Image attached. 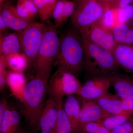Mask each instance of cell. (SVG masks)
Returning <instances> with one entry per match:
<instances>
[{
	"label": "cell",
	"mask_w": 133,
	"mask_h": 133,
	"mask_svg": "<svg viewBox=\"0 0 133 133\" xmlns=\"http://www.w3.org/2000/svg\"><path fill=\"white\" fill-rule=\"evenodd\" d=\"M0 17L9 28L18 32L23 31L33 22L28 21L21 18L17 13L16 8L7 2L1 4Z\"/></svg>",
	"instance_id": "12"
},
{
	"label": "cell",
	"mask_w": 133,
	"mask_h": 133,
	"mask_svg": "<svg viewBox=\"0 0 133 133\" xmlns=\"http://www.w3.org/2000/svg\"><path fill=\"white\" fill-rule=\"evenodd\" d=\"M124 114L131 116L133 114V95L122 100Z\"/></svg>",
	"instance_id": "32"
},
{
	"label": "cell",
	"mask_w": 133,
	"mask_h": 133,
	"mask_svg": "<svg viewBox=\"0 0 133 133\" xmlns=\"http://www.w3.org/2000/svg\"><path fill=\"white\" fill-rule=\"evenodd\" d=\"M132 3L133 4V3ZM129 21L132 22L133 23V17L132 19V20H131V21Z\"/></svg>",
	"instance_id": "42"
},
{
	"label": "cell",
	"mask_w": 133,
	"mask_h": 133,
	"mask_svg": "<svg viewBox=\"0 0 133 133\" xmlns=\"http://www.w3.org/2000/svg\"><path fill=\"white\" fill-rule=\"evenodd\" d=\"M63 99L57 100L49 97L43 106L38 122L41 131L55 132L56 123Z\"/></svg>",
	"instance_id": "9"
},
{
	"label": "cell",
	"mask_w": 133,
	"mask_h": 133,
	"mask_svg": "<svg viewBox=\"0 0 133 133\" xmlns=\"http://www.w3.org/2000/svg\"><path fill=\"white\" fill-rule=\"evenodd\" d=\"M55 133V132H46V131H41V133Z\"/></svg>",
	"instance_id": "38"
},
{
	"label": "cell",
	"mask_w": 133,
	"mask_h": 133,
	"mask_svg": "<svg viewBox=\"0 0 133 133\" xmlns=\"http://www.w3.org/2000/svg\"><path fill=\"white\" fill-rule=\"evenodd\" d=\"M111 86L116 91V95L122 99L133 95V78L131 77L114 72L107 76Z\"/></svg>",
	"instance_id": "13"
},
{
	"label": "cell",
	"mask_w": 133,
	"mask_h": 133,
	"mask_svg": "<svg viewBox=\"0 0 133 133\" xmlns=\"http://www.w3.org/2000/svg\"><path fill=\"white\" fill-rule=\"evenodd\" d=\"M104 10L97 0L80 3L71 17L72 25L80 34H86L93 24L99 21Z\"/></svg>",
	"instance_id": "5"
},
{
	"label": "cell",
	"mask_w": 133,
	"mask_h": 133,
	"mask_svg": "<svg viewBox=\"0 0 133 133\" xmlns=\"http://www.w3.org/2000/svg\"><path fill=\"white\" fill-rule=\"evenodd\" d=\"M88 133H111L99 122H91L83 126L82 130Z\"/></svg>",
	"instance_id": "26"
},
{
	"label": "cell",
	"mask_w": 133,
	"mask_h": 133,
	"mask_svg": "<svg viewBox=\"0 0 133 133\" xmlns=\"http://www.w3.org/2000/svg\"><path fill=\"white\" fill-rule=\"evenodd\" d=\"M48 83L36 76L27 83L23 92L22 102L24 105V115L29 126L34 131L38 129L42 102L48 90Z\"/></svg>",
	"instance_id": "3"
},
{
	"label": "cell",
	"mask_w": 133,
	"mask_h": 133,
	"mask_svg": "<svg viewBox=\"0 0 133 133\" xmlns=\"http://www.w3.org/2000/svg\"><path fill=\"white\" fill-rule=\"evenodd\" d=\"M9 28L3 19L0 17V33L4 35V33L6 32Z\"/></svg>",
	"instance_id": "37"
},
{
	"label": "cell",
	"mask_w": 133,
	"mask_h": 133,
	"mask_svg": "<svg viewBox=\"0 0 133 133\" xmlns=\"http://www.w3.org/2000/svg\"><path fill=\"white\" fill-rule=\"evenodd\" d=\"M46 26L43 23L33 22L19 32L22 49L28 59V66L33 65L35 61Z\"/></svg>",
	"instance_id": "7"
},
{
	"label": "cell",
	"mask_w": 133,
	"mask_h": 133,
	"mask_svg": "<svg viewBox=\"0 0 133 133\" xmlns=\"http://www.w3.org/2000/svg\"><path fill=\"white\" fill-rule=\"evenodd\" d=\"M95 100L108 114H124L122 99L117 95L108 92Z\"/></svg>",
	"instance_id": "15"
},
{
	"label": "cell",
	"mask_w": 133,
	"mask_h": 133,
	"mask_svg": "<svg viewBox=\"0 0 133 133\" xmlns=\"http://www.w3.org/2000/svg\"><path fill=\"white\" fill-rule=\"evenodd\" d=\"M16 133H25V132H24V131H18Z\"/></svg>",
	"instance_id": "40"
},
{
	"label": "cell",
	"mask_w": 133,
	"mask_h": 133,
	"mask_svg": "<svg viewBox=\"0 0 133 133\" xmlns=\"http://www.w3.org/2000/svg\"><path fill=\"white\" fill-rule=\"evenodd\" d=\"M131 118V116L124 114L109 115L98 122L106 128L112 131L124 124Z\"/></svg>",
	"instance_id": "24"
},
{
	"label": "cell",
	"mask_w": 133,
	"mask_h": 133,
	"mask_svg": "<svg viewBox=\"0 0 133 133\" xmlns=\"http://www.w3.org/2000/svg\"></svg>",
	"instance_id": "43"
},
{
	"label": "cell",
	"mask_w": 133,
	"mask_h": 133,
	"mask_svg": "<svg viewBox=\"0 0 133 133\" xmlns=\"http://www.w3.org/2000/svg\"><path fill=\"white\" fill-rule=\"evenodd\" d=\"M133 2V0H116L111 6L110 7L124 9Z\"/></svg>",
	"instance_id": "34"
},
{
	"label": "cell",
	"mask_w": 133,
	"mask_h": 133,
	"mask_svg": "<svg viewBox=\"0 0 133 133\" xmlns=\"http://www.w3.org/2000/svg\"><path fill=\"white\" fill-rule=\"evenodd\" d=\"M99 22L105 28L112 31L115 26L121 23L118 9L113 7L105 9Z\"/></svg>",
	"instance_id": "22"
},
{
	"label": "cell",
	"mask_w": 133,
	"mask_h": 133,
	"mask_svg": "<svg viewBox=\"0 0 133 133\" xmlns=\"http://www.w3.org/2000/svg\"><path fill=\"white\" fill-rule=\"evenodd\" d=\"M0 35V55L20 52L22 48L19 33Z\"/></svg>",
	"instance_id": "20"
},
{
	"label": "cell",
	"mask_w": 133,
	"mask_h": 133,
	"mask_svg": "<svg viewBox=\"0 0 133 133\" xmlns=\"http://www.w3.org/2000/svg\"><path fill=\"white\" fill-rule=\"evenodd\" d=\"M55 26H46L42 41L33 65L37 77L49 81L55 65L59 45V37Z\"/></svg>",
	"instance_id": "4"
},
{
	"label": "cell",
	"mask_w": 133,
	"mask_h": 133,
	"mask_svg": "<svg viewBox=\"0 0 133 133\" xmlns=\"http://www.w3.org/2000/svg\"><path fill=\"white\" fill-rule=\"evenodd\" d=\"M48 86L49 97L57 100L77 94L81 86L74 74L57 70L51 77Z\"/></svg>",
	"instance_id": "6"
},
{
	"label": "cell",
	"mask_w": 133,
	"mask_h": 133,
	"mask_svg": "<svg viewBox=\"0 0 133 133\" xmlns=\"http://www.w3.org/2000/svg\"><path fill=\"white\" fill-rule=\"evenodd\" d=\"M15 8L17 13L21 18L28 21L33 22V19L27 9L24 0H18Z\"/></svg>",
	"instance_id": "30"
},
{
	"label": "cell",
	"mask_w": 133,
	"mask_h": 133,
	"mask_svg": "<svg viewBox=\"0 0 133 133\" xmlns=\"http://www.w3.org/2000/svg\"><path fill=\"white\" fill-rule=\"evenodd\" d=\"M79 1V3H81L82 2H83L86 1H90V0H78Z\"/></svg>",
	"instance_id": "39"
},
{
	"label": "cell",
	"mask_w": 133,
	"mask_h": 133,
	"mask_svg": "<svg viewBox=\"0 0 133 133\" xmlns=\"http://www.w3.org/2000/svg\"><path fill=\"white\" fill-rule=\"evenodd\" d=\"M98 2L104 7L105 9L111 6L116 0H97Z\"/></svg>",
	"instance_id": "36"
},
{
	"label": "cell",
	"mask_w": 133,
	"mask_h": 133,
	"mask_svg": "<svg viewBox=\"0 0 133 133\" xmlns=\"http://www.w3.org/2000/svg\"><path fill=\"white\" fill-rule=\"evenodd\" d=\"M82 99L79 118L81 131L86 124L99 121L110 115L105 112L95 100Z\"/></svg>",
	"instance_id": "11"
},
{
	"label": "cell",
	"mask_w": 133,
	"mask_h": 133,
	"mask_svg": "<svg viewBox=\"0 0 133 133\" xmlns=\"http://www.w3.org/2000/svg\"><path fill=\"white\" fill-rule=\"evenodd\" d=\"M24 3L30 14L33 19L38 15V12L33 0H24Z\"/></svg>",
	"instance_id": "33"
},
{
	"label": "cell",
	"mask_w": 133,
	"mask_h": 133,
	"mask_svg": "<svg viewBox=\"0 0 133 133\" xmlns=\"http://www.w3.org/2000/svg\"><path fill=\"white\" fill-rule=\"evenodd\" d=\"M110 86L107 76H94L81 85L77 94L82 99L95 100L108 92Z\"/></svg>",
	"instance_id": "8"
},
{
	"label": "cell",
	"mask_w": 133,
	"mask_h": 133,
	"mask_svg": "<svg viewBox=\"0 0 133 133\" xmlns=\"http://www.w3.org/2000/svg\"><path fill=\"white\" fill-rule=\"evenodd\" d=\"M20 121L19 112L8 108L0 118V133H16L19 131Z\"/></svg>",
	"instance_id": "17"
},
{
	"label": "cell",
	"mask_w": 133,
	"mask_h": 133,
	"mask_svg": "<svg viewBox=\"0 0 133 133\" xmlns=\"http://www.w3.org/2000/svg\"><path fill=\"white\" fill-rule=\"evenodd\" d=\"M55 132L56 133H73L71 122L64 109L63 103L58 112Z\"/></svg>",
	"instance_id": "25"
},
{
	"label": "cell",
	"mask_w": 133,
	"mask_h": 133,
	"mask_svg": "<svg viewBox=\"0 0 133 133\" xmlns=\"http://www.w3.org/2000/svg\"><path fill=\"white\" fill-rule=\"evenodd\" d=\"M84 51V68L90 77L107 76L117 71V65L112 51L92 42L85 34H81Z\"/></svg>",
	"instance_id": "2"
},
{
	"label": "cell",
	"mask_w": 133,
	"mask_h": 133,
	"mask_svg": "<svg viewBox=\"0 0 133 133\" xmlns=\"http://www.w3.org/2000/svg\"><path fill=\"white\" fill-rule=\"evenodd\" d=\"M112 32L116 43L133 45V23L128 21L119 23Z\"/></svg>",
	"instance_id": "19"
},
{
	"label": "cell",
	"mask_w": 133,
	"mask_h": 133,
	"mask_svg": "<svg viewBox=\"0 0 133 133\" xmlns=\"http://www.w3.org/2000/svg\"><path fill=\"white\" fill-rule=\"evenodd\" d=\"M26 84V79L23 72L12 71L8 72L6 84L12 95L21 102Z\"/></svg>",
	"instance_id": "18"
},
{
	"label": "cell",
	"mask_w": 133,
	"mask_h": 133,
	"mask_svg": "<svg viewBox=\"0 0 133 133\" xmlns=\"http://www.w3.org/2000/svg\"><path fill=\"white\" fill-rule=\"evenodd\" d=\"M7 66L11 71L23 72L28 66V59L24 53H11L5 55Z\"/></svg>",
	"instance_id": "21"
},
{
	"label": "cell",
	"mask_w": 133,
	"mask_h": 133,
	"mask_svg": "<svg viewBox=\"0 0 133 133\" xmlns=\"http://www.w3.org/2000/svg\"><path fill=\"white\" fill-rule=\"evenodd\" d=\"M84 51L81 34L72 25L59 37L55 64L57 70L78 75L84 68Z\"/></svg>",
	"instance_id": "1"
},
{
	"label": "cell",
	"mask_w": 133,
	"mask_h": 133,
	"mask_svg": "<svg viewBox=\"0 0 133 133\" xmlns=\"http://www.w3.org/2000/svg\"><path fill=\"white\" fill-rule=\"evenodd\" d=\"M63 108L71 122L73 133H78L81 131L79 122L81 107L78 100L73 95L68 96L63 103Z\"/></svg>",
	"instance_id": "16"
},
{
	"label": "cell",
	"mask_w": 133,
	"mask_h": 133,
	"mask_svg": "<svg viewBox=\"0 0 133 133\" xmlns=\"http://www.w3.org/2000/svg\"><path fill=\"white\" fill-rule=\"evenodd\" d=\"M85 34L90 41L102 49L112 51L116 43L112 31L99 22L93 24Z\"/></svg>",
	"instance_id": "10"
},
{
	"label": "cell",
	"mask_w": 133,
	"mask_h": 133,
	"mask_svg": "<svg viewBox=\"0 0 133 133\" xmlns=\"http://www.w3.org/2000/svg\"><path fill=\"white\" fill-rule=\"evenodd\" d=\"M5 55H0V88L1 91L5 88L6 84L8 72L7 71Z\"/></svg>",
	"instance_id": "29"
},
{
	"label": "cell",
	"mask_w": 133,
	"mask_h": 133,
	"mask_svg": "<svg viewBox=\"0 0 133 133\" xmlns=\"http://www.w3.org/2000/svg\"><path fill=\"white\" fill-rule=\"evenodd\" d=\"M8 108V102L6 100L1 101L0 103V118H2L7 109Z\"/></svg>",
	"instance_id": "35"
},
{
	"label": "cell",
	"mask_w": 133,
	"mask_h": 133,
	"mask_svg": "<svg viewBox=\"0 0 133 133\" xmlns=\"http://www.w3.org/2000/svg\"><path fill=\"white\" fill-rule=\"evenodd\" d=\"M65 0H58L55 5L52 15V18L54 19L55 26L56 28H59L60 22L62 19L64 6Z\"/></svg>",
	"instance_id": "28"
},
{
	"label": "cell",
	"mask_w": 133,
	"mask_h": 133,
	"mask_svg": "<svg viewBox=\"0 0 133 133\" xmlns=\"http://www.w3.org/2000/svg\"><path fill=\"white\" fill-rule=\"evenodd\" d=\"M78 133H88L87 132H85V131H83V130H81V131H80V132H79Z\"/></svg>",
	"instance_id": "41"
},
{
	"label": "cell",
	"mask_w": 133,
	"mask_h": 133,
	"mask_svg": "<svg viewBox=\"0 0 133 133\" xmlns=\"http://www.w3.org/2000/svg\"><path fill=\"white\" fill-rule=\"evenodd\" d=\"M58 0H33L38 12V15L43 22L52 18V13Z\"/></svg>",
	"instance_id": "23"
},
{
	"label": "cell",
	"mask_w": 133,
	"mask_h": 133,
	"mask_svg": "<svg viewBox=\"0 0 133 133\" xmlns=\"http://www.w3.org/2000/svg\"><path fill=\"white\" fill-rule=\"evenodd\" d=\"M112 51L118 67L133 73V45L116 44Z\"/></svg>",
	"instance_id": "14"
},
{
	"label": "cell",
	"mask_w": 133,
	"mask_h": 133,
	"mask_svg": "<svg viewBox=\"0 0 133 133\" xmlns=\"http://www.w3.org/2000/svg\"><path fill=\"white\" fill-rule=\"evenodd\" d=\"M76 3L74 2L65 0L59 28L63 25L70 17H71L76 9Z\"/></svg>",
	"instance_id": "27"
},
{
	"label": "cell",
	"mask_w": 133,
	"mask_h": 133,
	"mask_svg": "<svg viewBox=\"0 0 133 133\" xmlns=\"http://www.w3.org/2000/svg\"><path fill=\"white\" fill-rule=\"evenodd\" d=\"M111 133H133V118L115 129Z\"/></svg>",
	"instance_id": "31"
}]
</instances>
